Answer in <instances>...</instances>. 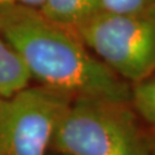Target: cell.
Returning a JSON list of instances; mask_svg holds the SVG:
<instances>
[{
	"label": "cell",
	"instance_id": "1",
	"mask_svg": "<svg viewBox=\"0 0 155 155\" xmlns=\"http://www.w3.org/2000/svg\"><path fill=\"white\" fill-rule=\"evenodd\" d=\"M0 36L38 85L75 99L130 102L131 85L116 76L77 38L38 11L0 6Z\"/></svg>",
	"mask_w": 155,
	"mask_h": 155
},
{
	"label": "cell",
	"instance_id": "10",
	"mask_svg": "<svg viewBox=\"0 0 155 155\" xmlns=\"http://www.w3.org/2000/svg\"><path fill=\"white\" fill-rule=\"evenodd\" d=\"M150 155H155V138H152L150 141Z\"/></svg>",
	"mask_w": 155,
	"mask_h": 155
},
{
	"label": "cell",
	"instance_id": "5",
	"mask_svg": "<svg viewBox=\"0 0 155 155\" xmlns=\"http://www.w3.org/2000/svg\"><path fill=\"white\" fill-rule=\"evenodd\" d=\"M47 20L69 31L101 11L100 0H44L38 9Z\"/></svg>",
	"mask_w": 155,
	"mask_h": 155
},
{
	"label": "cell",
	"instance_id": "4",
	"mask_svg": "<svg viewBox=\"0 0 155 155\" xmlns=\"http://www.w3.org/2000/svg\"><path fill=\"white\" fill-rule=\"evenodd\" d=\"M71 100L41 85L0 98V155H46Z\"/></svg>",
	"mask_w": 155,
	"mask_h": 155
},
{
	"label": "cell",
	"instance_id": "7",
	"mask_svg": "<svg viewBox=\"0 0 155 155\" xmlns=\"http://www.w3.org/2000/svg\"><path fill=\"white\" fill-rule=\"evenodd\" d=\"M130 104L139 118L155 129V74L144 82L131 85Z\"/></svg>",
	"mask_w": 155,
	"mask_h": 155
},
{
	"label": "cell",
	"instance_id": "2",
	"mask_svg": "<svg viewBox=\"0 0 155 155\" xmlns=\"http://www.w3.org/2000/svg\"><path fill=\"white\" fill-rule=\"evenodd\" d=\"M150 141L130 102L75 99L59 120L50 150L62 155H150Z\"/></svg>",
	"mask_w": 155,
	"mask_h": 155
},
{
	"label": "cell",
	"instance_id": "8",
	"mask_svg": "<svg viewBox=\"0 0 155 155\" xmlns=\"http://www.w3.org/2000/svg\"><path fill=\"white\" fill-rule=\"evenodd\" d=\"M101 11L115 14H132L155 8V0H100Z\"/></svg>",
	"mask_w": 155,
	"mask_h": 155
},
{
	"label": "cell",
	"instance_id": "6",
	"mask_svg": "<svg viewBox=\"0 0 155 155\" xmlns=\"http://www.w3.org/2000/svg\"><path fill=\"white\" fill-rule=\"evenodd\" d=\"M31 78L22 60L0 36V98H6L28 86Z\"/></svg>",
	"mask_w": 155,
	"mask_h": 155
},
{
	"label": "cell",
	"instance_id": "11",
	"mask_svg": "<svg viewBox=\"0 0 155 155\" xmlns=\"http://www.w3.org/2000/svg\"><path fill=\"white\" fill-rule=\"evenodd\" d=\"M55 155H62V154H55Z\"/></svg>",
	"mask_w": 155,
	"mask_h": 155
},
{
	"label": "cell",
	"instance_id": "9",
	"mask_svg": "<svg viewBox=\"0 0 155 155\" xmlns=\"http://www.w3.org/2000/svg\"><path fill=\"white\" fill-rule=\"evenodd\" d=\"M44 0H0V6L6 5H18L33 8V9H39L43 5Z\"/></svg>",
	"mask_w": 155,
	"mask_h": 155
},
{
	"label": "cell",
	"instance_id": "3",
	"mask_svg": "<svg viewBox=\"0 0 155 155\" xmlns=\"http://www.w3.org/2000/svg\"><path fill=\"white\" fill-rule=\"evenodd\" d=\"M72 32L130 85L155 74V8L132 14L100 11Z\"/></svg>",
	"mask_w": 155,
	"mask_h": 155
}]
</instances>
